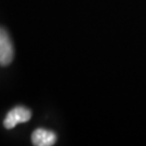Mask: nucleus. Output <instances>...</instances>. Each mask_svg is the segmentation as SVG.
I'll use <instances>...</instances> for the list:
<instances>
[{
	"label": "nucleus",
	"instance_id": "nucleus-1",
	"mask_svg": "<svg viewBox=\"0 0 146 146\" xmlns=\"http://www.w3.org/2000/svg\"><path fill=\"white\" fill-rule=\"evenodd\" d=\"M14 58V48L8 31L0 27V66H8Z\"/></svg>",
	"mask_w": 146,
	"mask_h": 146
},
{
	"label": "nucleus",
	"instance_id": "nucleus-2",
	"mask_svg": "<svg viewBox=\"0 0 146 146\" xmlns=\"http://www.w3.org/2000/svg\"><path fill=\"white\" fill-rule=\"evenodd\" d=\"M31 118V111L24 106H16L7 114L3 125L5 129H13L19 123H24L29 121Z\"/></svg>",
	"mask_w": 146,
	"mask_h": 146
},
{
	"label": "nucleus",
	"instance_id": "nucleus-3",
	"mask_svg": "<svg viewBox=\"0 0 146 146\" xmlns=\"http://www.w3.org/2000/svg\"><path fill=\"white\" fill-rule=\"evenodd\" d=\"M56 134L50 130L37 129L31 134V142L36 146H51L56 142Z\"/></svg>",
	"mask_w": 146,
	"mask_h": 146
}]
</instances>
